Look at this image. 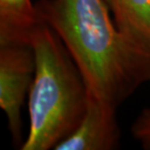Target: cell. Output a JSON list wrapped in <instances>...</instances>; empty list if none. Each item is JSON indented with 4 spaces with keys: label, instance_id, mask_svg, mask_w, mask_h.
<instances>
[{
    "label": "cell",
    "instance_id": "3957f363",
    "mask_svg": "<svg viewBox=\"0 0 150 150\" xmlns=\"http://www.w3.org/2000/svg\"><path fill=\"white\" fill-rule=\"evenodd\" d=\"M34 70V54L29 45L0 44V106L15 140L21 137V109Z\"/></svg>",
    "mask_w": 150,
    "mask_h": 150
},
{
    "label": "cell",
    "instance_id": "8992f818",
    "mask_svg": "<svg viewBox=\"0 0 150 150\" xmlns=\"http://www.w3.org/2000/svg\"><path fill=\"white\" fill-rule=\"evenodd\" d=\"M115 25L134 43L150 53V0H104Z\"/></svg>",
    "mask_w": 150,
    "mask_h": 150
},
{
    "label": "cell",
    "instance_id": "6da1fadb",
    "mask_svg": "<svg viewBox=\"0 0 150 150\" xmlns=\"http://www.w3.org/2000/svg\"><path fill=\"white\" fill-rule=\"evenodd\" d=\"M36 8L98 100L117 108L150 81V53L113 25L104 0H41Z\"/></svg>",
    "mask_w": 150,
    "mask_h": 150
},
{
    "label": "cell",
    "instance_id": "7a4b0ae2",
    "mask_svg": "<svg viewBox=\"0 0 150 150\" xmlns=\"http://www.w3.org/2000/svg\"><path fill=\"white\" fill-rule=\"evenodd\" d=\"M29 46L35 70L29 90V133L21 149H55L82 120L88 89L64 43L47 23L35 29Z\"/></svg>",
    "mask_w": 150,
    "mask_h": 150
},
{
    "label": "cell",
    "instance_id": "5b68a950",
    "mask_svg": "<svg viewBox=\"0 0 150 150\" xmlns=\"http://www.w3.org/2000/svg\"><path fill=\"white\" fill-rule=\"evenodd\" d=\"M42 23L30 0H0V44L29 45Z\"/></svg>",
    "mask_w": 150,
    "mask_h": 150
},
{
    "label": "cell",
    "instance_id": "277c9868",
    "mask_svg": "<svg viewBox=\"0 0 150 150\" xmlns=\"http://www.w3.org/2000/svg\"><path fill=\"white\" fill-rule=\"evenodd\" d=\"M115 110L116 107L89 93L87 108L79 125L55 149L110 150L115 148L120 139Z\"/></svg>",
    "mask_w": 150,
    "mask_h": 150
},
{
    "label": "cell",
    "instance_id": "52a82bcc",
    "mask_svg": "<svg viewBox=\"0 0 150 150\" xmlns=\"http://www.w3.org/2000/svg\"><path fill=\"white\" fill-rule=\"evenodd\" d=\"M133 134L143 147L150 149V108L143 110L134 122Z\"/></svg>",
    "mask_w": 150,
    "mask_h": 150
}]
</instances>
